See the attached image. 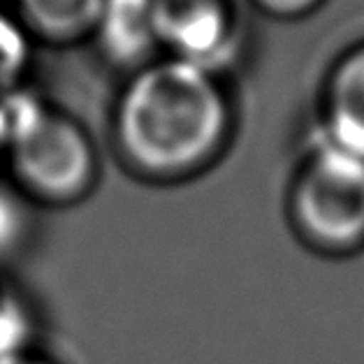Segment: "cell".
<instances>
[{
	"mask_svg": "<svg viewBox=\"0 0 364 364\" xmlns=\"http://www.w3.org/2000/svg\"><path fill=\"white\" fill-rule=\"evenodd\" d=\"M232 105L211 70L154 60L123 86L112 114L121 165L149 183H181L207 172L232 139Z\"/></svg>",
	"mask_w": 364,
	"mask_h": 364,
	"instance_id": "cell-1",
	"label": "cell"
},
{
	"mask_svg": "<svg viewBox=\"0 0 364 364\" xmlns=\"http://www.w3.org/2000/svg\"><path fill=\"white\" fill-rule=\"evenodd\" d=\"M7 181L35 207L65 209L86 200L100 179V156L88 130L56 109L31 107L0 119Z\"/></svg>",
	"mask_w": 364,
	"mask_h": 364,
	"instance_id": "cell-2",
	"label": "cell"
},
{
	"mask_svg": "<svg viewBox=\"0 0 364 364\" xmlns=\"http://www.w3.org/2000/svg\"><path fill=\"white\" fill-rule=\"evenodd\" d=\"M288 220L301 244L323 255L364 248V161L316 141L288 191Z\"/></svg>",
	"mask_w": 364,
	"mask_h": 364,
	"instance_id": "cell-3",
	"label": "cell"
},
{
	"mask_svg": "<svg viewBox=\"0 0 364 364\" xmlns=\"http://www.w3.org/2000/svg\"><path fill=\"white\" fill-rule=\"evenodd\" d=\"M158 47L170 58L218 73L235 54L237 16L230 0H154Z\"/></svg>",
	"mask_w": 364,
	"mask_h": 364,
	"instance_id": "cell-4",
	"label": "cell"
},
{
	"mask_svg": "<svg viewBox=\"0 0 364 364\" xmlns=\"http://www.w3.org/2000/svg\"><path fill=\"white\" fill-rule=\"evenodd\" d=\"M93 40L102 56L119 68L137 73L154 63L158 47L154 0H105Z\"/></svg>",
	"mask_w": 364,
	"mask_h": 364,
	"instance_id": "cell-5",
	"label": "cell"
},
{
	"mask_svg": "<svg viewBox=\"0 0 364 364\" xmlns=\"http://www.w3.org/2000/svg\"><path fill=\"white\" fill-rule=\"evenodd\" d=\"M330 97V119L318 141L364 161V49L341 65Z\"/></svg>",
	"mask_w": 364,
	"mask_h": 364,
	"instance_id": "cell-6",
	"label": "cell"
},
{
	"mask_svg": "<svg viewBox=\"0 0 364 364\" xmlns=\"http://www.w3.org/2000/svg\"><path fill=\"white\" fill-rule=\"evenodd\" d=\"M105 0H14L26 31L51 44L93 38Z\"/></svg>",
	"mask_w": 364,
	"mask_h": 364,
	"instance_id": "cell-7",
	"label": "cell"
},
{
	"mask_svg": "<svg viewBox=\"0 0 364 364\" xmlns=\"http://www.w3.org/2000/svg\"><path fill=\"white\" fill-rule=\"evenodd\" d=\"M38 316L31 299L0 272V360L35 350Z\"/></svg>",
	"mask_w": 364,
	"mask_h": 364,
	"instance_id": "cell-8",
	"label": "cell"
},
{
	"mask_svg": "<svg viewBox=\"0 0 364 364\" xmlns=\"http://www.w3.org/2000/svg\"><path fill=\"white\" fill-rule=\"evenodd\" d=\"M35 209L38 207L26 200L10 181H0V267L31 246Z\"/></svg>",
	"mask_w": 364,
	"mask_h": 364,
	"instance_id": "cell-9",
	"label": "cell"
},
{
	"mask_svg": "<svg viewBox=\"0 0 364 364\" xmlns=\"http://www.w3.org/2000/svg\"><path fill=\"white\" fill-rule=\"evenodd\" d=\"M26 58V47L19 28L5 16H0V82H10L19 73Z\"/></svg>",
	"mask_w": 364,
	"mask_h": 364,
	"instance_id": "cell-10",
	"label": "cell"
},
{
	"mask_svg": "<svg viewBox=\"0 0 364 364\" xmlns=\"http://www.w3.org/2000/svg\"><path fill=\"white\" fill-rule=\"evenodd\" d=\"M255 3L274 14H297V12L309 10L318 0H255Z\"/></svg>",
	"mask_w": 364,
	"mask_h": 364,
	"instance_id": "cell-11",
	"label": "cell"
},
{
	"mask_svg": "<svg viewBox=\"0 0 364 364\" xmlns=\"http://www.w3.org/2000/svg\"><path fill=\"white\" fill-rule=\"evenodd\" d=\"M0 364H60V362L51 358V355L42 353L40 348H35V350H28V353L14 355V358L0 360Z\"/></svg>",
	"mask_w": 364,
	"mask_h": 364,
	"instance_id": "cell-12",
	"label": "cell"
}]
</instances>
